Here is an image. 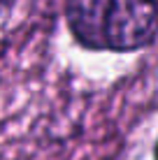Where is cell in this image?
Masks as SVG:
<instances>
[{
    "mask_svg": "<svg viewBox=\"0 0 158 160\" xmlns=\"http://www.w3.org/2000/svg\"><path fill=\"white\" fill-rule=\"evenodd\" d=\"M72 42L91 53H140L158 42V0H65Z\"/></svg>",
    "mask_w": 158,
    "mask_h": 160,
    "instance_id": "obj_1",
    "label": "cell"
},
{
    "mask_svg": "<svg viewBox=\"0 0 158 160\" xmlns=\"http://www.w3.org/2000/svg\"><path fill=\"white\" fill-rule=\"evenodd\" d=\"M16 5H19V0H0V21L12 14L16 9Z\"/></svg>",
    "mask_w": 158,
    "mask_h": 160,
    "instance_id": "obj_2",
    "label": "cell"
},
{
    "mask_svg": "<svg viewBox=\"0 0 158 160\" xmlns=\"http://www.w3.org/2000/svg\"><path fill=\"white\" fill-rule=\"evenodd\" d=\"M151 158H154V160H158V135H156L154 144H151Z\"/></svg>",
    "mask_w": 158,
    "mask_h": 160,
    "instance_id": "obj_3",
    "label": "cell"
}]
</instances>
